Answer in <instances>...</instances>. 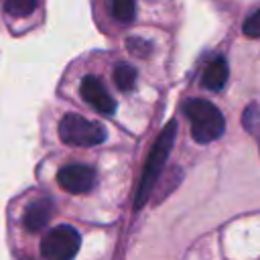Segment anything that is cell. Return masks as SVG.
<instances>
[{
  "label": "cell",
  "instance_id": "obj_9",
  "mask_svg": "<svg viewBox=\"0 0 260 260\" xmlns=\"http://www.w3.org/2000/svg\"><path fill=\"white\" fill-rule=\"evenodd\" d=\"M112 77L120 91H130L136 83V69L130 63H118L112 71Z\"/></svg>",
  "mask_w": 260,
  "mask_h": 260
},
{
  "label": "cell",
  "instance_id": "obj_2",
  "mask_svg": "<svg viewBox=\"0 0 260 260\" xmlns=\"http://www.w3.org/2000/svg\"><path fill=\"white\" fill-rule=\"evenodd\" d=\"M183 114L191 122V136L199 144L217 140L225 130L223 114L207 100L191 98L183 104Z\"/></svg>",
  "mask_w": 260,
  "mask_h": 260
},
{
  "label": "cell",
  "instance_id": "obj_13",
  "mask_svg": "<svg viewBox=\"0 0 260 260\" xmlns=\"http://www.w3.org/2000/svg\"><path fill=\"white\" fill-rule=\"evenodd\" d=\"M126 47H128V51L130 53H134L136 57H146L148 53H150V43H146L144 39H128L126 41Z\"/></svg>",
  "mask_w": 260,
  "mask_h": 260
},
{
  "label": "cell",
  "instance_id": "obj_4",
  "mask_svg": "<svg viewBox=\"0 0 260 260\" xmlns=\"http://www.w3.org/2000/svg\"><path fill=\"white\" fill-rule=\"evenodd\" d=\"M81 246V236L71 225L53 228L41 242V254L49 260H69L77 254Z\"/></svg>",
  "mask_w": 260,
  "mask_h": 260
},
{
  "label": "cell",
  "instance_id": "obj_6",
  "mask_svg": "<svg viewBox=\"0 0 260 260\" xmlns=\"http://www.w3.org/2000/svg\"><path fill=\"white\" fill-rule=\"evenodd\" d=\"M81 98L93 108L98 110L100 114H106V116H112L116 112V102L114 98L110 95V91L106 89V85L102 83L100 77L95 75H85L83 81H81Z\"/></svg>",
  "mask_w": 260,
  "mask_h": 260
},
{
  "label": "cell",
  "instance_id": "obj_1",
  "mask_svg": "<svg viewBox=\"0 0 260 260\" xmlns=\"http://www.w3.org/2000/svg\"><path fill=\"white\" fill-rule=\"evenodd\" d=\"M175 136H177V122L171 120L162 128V132L158 134V138H156V142H154V146H152V150H150V154H148V158L144 162V171H142L138 193H136V201H134L136 209H140L146 203V199L150 197L152 187L158 181V175H160V171H162V167H165V162H167V158H169V154L173 150Z\"/></svg>",
  "mask_w": 260,
  "mask_h": 260
},
{
  "label": "cell",
  "instance_id": "obj_8",
  "mask_svg": "<svg viewBox=\"0 0 260 260\" xmlns=\"http://www.w3.org/2000/svg\"><path fill=\"white\" fill-rule=\"evenodd\" d=\"M228 75H230V69H228V63L223 57H215L207 63L203 75H201V83L203 87L211 89V91H219L225 81H228Z\"/></svg>",
  "mask_w": 260,
  "mask_h": 260
},
{
  "label": "cell",
  "instance_id": "obj_7",
  "mask_svg": "<svg viewBox=\"0 0 260 260\" xmlns=\"http://www.w3.org/2000/svg\"><path fill=\"white\" fill-rule=\"evenodd\" d=\"M51 215H53V201L47 199V197H43L39 201H32L26 207L24 217H22V223H24V228L28 232H39V230H43L49 223Z\"/></svg>",
  "mask_w": 260,
  "mask_h": 260
},
{
  "label": "cell",
  "instance_id": "obj_12",
  "mask_svg": "<svg viewBox=\"0 0 260 260\" xmlns=\"http://www.w3.org/2000/svg\"><path fill=\"white\" fill-rule=\"evenodd\" d=\"M242 32H244L246 37H250V39H260V10L252 12V14L244 20Z\"/></svg>",
  "mask_w": 260,
  "mask_h": 260
},
{
  "label": "cell",
  "instance_id": "obj_3",
  "mask_svg": "<svg viewBox=\"0 0 260 260\" xmlns=\"http://www.w3.org/2000/svg\"><path fill=\"white\" fill-rule=\"evenodd\" d=\"M59 136L71 146H98L106 140V128L79 114H65L59 122Z\"/></svg>",
  "mask_w": 260,
  "mask_h": 260
},
{
  "label": "cell",
  "instance_id": "obj_11",
  "mask_svg": "<svg viewBox=\"0 0 260 260\" xmlns=\"http://www.w3.org/2000/svg\"><path fill=\"white\" fill-rule=\"evenodd\" d=\"M37 4L39 0H4V10L12 16H28Z\"/></svg>",
  "mask_w": 260,
  "mask_h": 260
},
{
  "label": "cell",
  "instance_id": "obj_5",
  "mask_svg": "<svg viewBox=\"0 0 260 260\" xmlns=\"http://www.w3.org/2000/svg\"><path fill=\"white\" fill-rule=\"evenodd\" d=\"M57 183L67 193H87L95 187V171L89 165H65L57 173Z\"/></svg>",
  "mask_w": 260,
  "mask_h": 260
},
{
  "label": "cell",
  "instance_id": "obj_10",
  "mask_svg": "<svg viewBox=\"0 0 260 260\" xmlns=\"http://www.w3.org/2000/svg\"><path fill=\"white\" fill-rule=\"evenodd\" d=\"M134 0H112V14L120 22H132L134 20Z\"/></svg>",
  "mask_w": 260,
  "mask_h": 260
}]
</instances>
